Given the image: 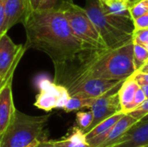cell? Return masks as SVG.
<instances>
[{
    "label": "cell",
    "instance_id": "cell-12",
    "mask_svg": "<svg viewBox=\"0 0 148 147\" xmlns=\"http://www.w3.org/2000/svg\"><path fill=\"white\" fill-rule=\"evenodd\" d=\"M148 146V120H139L113 147H146Z\"/></svg>",
    "mask_w": 148,
    "mask_h": 147
},
{
    "label": "cell",
    "instance_id": "cell-13",
    "mask_svg": "<svg viewBox=\"0 0 148 147\" xmlns=\"http://www.w3.org/2000/svg\"><path fill=\"white\" fill-rule=\"evenodd\" d=\"M139 120L131 114H124L107 133L104 141L98 147H113L117 144L123 135Z\"/></svg>",
    "mask_w": 148,
    "mask_h": 147
},
{
    "label": "cell",
    "instance_id": "cell-6",
    "mask_svg": "<svg viewBox=\"0 0 148 147\" xmlns=\"http://www.w3.org/2000/svg\"><path fill=\"white\" fill-rule=\"evenodd\" d=\"M36 85L39 93L36 97L34 106L45 112H50L56 108L62 109L70 98V94L64 86L47 78H39Z\"/></svg>",
    "mask_w": 148,
    "mask_h": 147
},
{
    "label": "cell",
    "instance_id": "cell-1",
    "mask_svg": "<svg viewBox=\"0 0 148 147\" xmlns=\"http://www.w3.org/2000/svg\"><path fill=\"white\" fill-rule=\"evenodd\" d=\"M26 49L45 53L54 66L75 60L82 51L93 49L80 40L71 29L61 9H36L23 23Z\"/></svg>",
    "mask_w": 148,
    "mask_h": 147
},
{
    "label": "cell",
    "instance_id": "cell-15",
    "mask_svg": "<svg viewBox=\"0 0 148 147\" xmlns=\"http://www.w3.org/2000/svg\"><path fill=\"white\" fill-rule=\"evenodd\" d=\"M140 86L137 83V81L131 75L127 79H126L121 84L120 89L118 90L119 99L121 106V112L129 106L134 99L135 94Z\"/></svg>",
    "mask_w": 148,
    "mask_h": 147
},
{
    "label": "cell",
    "instance_id": "cell-14",
    "mask_svg": "<svg viewBox=\"0 0 148 147\" xmlns=\"http://www.w3.org/2000/svg\"><path fill=\"white\" fill-rule=\"evenodd\" d=\"M56 142L62 147H91L85 133L77 126L71 127L65 137L56 140Z\"/></svg>",
    "mask_w": 148,
    "mask_h": 147
},
{
    "label": "cell",
    "instance_id": "cell-27",
    "mask_svg": "<svg viewBox=\"0 0 148 147\" xmlns=\"http://www.w3.org/2000/svg\"><path fill=\"white\" fill-rule=\"evenodd\" d=\"M132 76L140 86L148 85V74L140 73V72H134L132 75Z\"/></svg>",
    "mask_w": 148,
    "mask_h": 147
},
{
    "label": "cell",
    "instance_id": "cell-34",
    "mask_svg": "<svg viewBox=\"0 0 148 147\" xmlns=\"http://www.w3.org/2000/svg\"><path fill=\"white\" fill-rule=\"evenodd\" d=\"M4 81H5V80H3L2 77L0 76V90H1V88H2V87H3V85L4 84Z\"/></svg>",
    "mask_w": 148,
    "mask_h": 147
},
{
    "label": "cell",
    "instance_id": "cell-31",
    "mask_svg": "<svg viewBox=\"0 0 148 147\" xmlns=\"http://www.w3.org/2000/svg\"><path fill=\"white\" fill-rule=\"evenodd\" d=\"M136 72H140V73H146V74H148V61Z\"/></svg>",
    "mask_w": 148,
    "mask_h": 147
},
{
    "label": "cell",
    "instance_id": "cell-8",
    "mask_svg": "<svg viewBox=\"0 0 148 147\" xmlns=\"http://www.w3.org/2000/svg\"><path fill=\"white\" fill-rule=\"evenodd\" d=\"M121 86V85L114 88L113 91L94 100L92 105L89 107L93 113L94 119L87 132L90 131L97 124L106 120L107 118L119 112H121V106L118 94V90L120 89Z\"/></svg>",
    "mask_w": 148,
    "mask_h": 147
},
{
    "label": "cell",
    "instance_id": "cell-4",
    "mask_svg": "<svg viewBox=\"0 0 148 147\" xmlns=\"http://www.w3.org/2000/svg\"><path fill=\"white\" fill-rule=\"evenodd\" d=\"M49 115L33 116L16 110L13 120L2 134L0 147H27L33 141L42 140Z\"/></svg>",
    "mask_w": 148,
    "mask_h": 147
},
{
    "label": "cell",
    "instance_id": "cell-25",
    "mask_svg": "<svg viewBox=\"0 0 148 147\" xmlns=\"http://www.w3.org/2000/svg\"><path fill=\"white\" fill-rule=\"evenodd\" d=\"M129 114H131L133 117L137 119L138 120H141L143 117H145L148 114V99H147L142 105H140L138 108L131 112Z\"/></svg>",
    "mask_w": 148,
    "mask_h": 147
},
{
    "label": "cell",
    "instance_id": "cell-35",
    "mask_svg": "<svg viewBox=\"0 0 148 147\" xmlns=\"http://www.w3.org/2000/svg\"><path fill=\"white\" fill-rule=\"evenodd\" d=\"M140 121H147V120H148V114H147L145 117H143L141 120H140Z\"/></svg>",
    "mask_w": 148,
    "mask_h": 147
},
{
    "label": "cell",
    "instance_id": "cell-30",
    "mask_svg": "<svg viewBox=\"0 0 148 147\" xmlns=\"http://www.w3.org/2000/svg\"><path fill=\"white\" fill-rule=\"evenodd\" d=\"M40 1H41V0H29L30 6H31V9H32L33 10H36V9H38L39 3H40Z\"/></svg>",
    "mask_w": 148,
    "mask_h": 147
},
{
    "label": "cell",
    "instance_id": "cell-33",
    "mask_svg": "<svg viewBox=\"0 0 148 147\" xmlns=\"http://www.w3.org/2000/svg\"><path fill=\"white\" fill-rule=\"evenodd\" d=\"M39 141H40V140L36 139V140L33 141L31 144H29V145L27 147H37L38 146V143H39Z\"/></svg>",
    "mask_w": 148,
    "mask_h": 147
},
{
    "label": "cell",
    "instance_id": "cell-16",
    "mask_svg": "<svg viewBox=\"0 0 148 147\" xmlns=\"http://www.w3.org/2000/svg\"><path fill=\"white\" fill-rule=\"evenodd\" d=\"M100 2L101 8L105 13L114 16L131 18L127 7V3H124L120 0H108L107 2Z\"/></svg>",
    "mask_w": 148,
    "mask_h": 147
},
{
    "label": "cell",
    "instance_id": "cell-22",
    "mask_svg": "<svg viewBox=\"0 0 148 147\" xmlns=\"http://www.w3.org/2000/svg\"><path fill=\"white\" fill-rule=\"evenodd\" d=\"M146 100H147L146 94H145L143 89L141 88V87H140L139 89L137 90L136 94H135V96H134V101H132V103H131L129 106H127V107L122 111V113H125V114L130 113L131 112H133L134 110H135L136 108H138L140 105H142Z\"/></svg>",
    "mask_w": 148,
    "mask_h": 147
},
{
    "label": "cell",
    "instance_id": "cell-38",
    "mask_svg": "<svg viewBox=\"0 0 148 147\" xmlns=\"http://www.w3.org/2000/svg\"><path fill=\"white\" fill-rule=\"evenodd\" d=\"M146 147H148V146H146Z\"/></svg>",
    "mask_w": 148,
    "mask_h": 147
},
{
    "label": "cell",
    "instance_id": "cell-37",
    "mask_svg": "<svg viewBox=\"0 0 148 147\" xmlns=\"http://www.w3.org/2000/svg\"><path fill=\"white\" fill-rule=\"evenodd\" d=\"M1 139H2V134H0V146H1Z\"/></svg>",
    "mask_w": 148,
    "mask_h": 147
},
{
    "label": "cell",
    "instance_id": "cell-9",
    "mask_svg": "<svg viewBox=\"0 0 148 147\" xmlns=\"http://www.w3.org/2000/svg\"><path fill=\"white\" fill-rule=\"evenodd\" d=\"M18 63L19 62H16L11 68L0 90V134H3L10 126L16 110L13 101L12 81Z\"/></svg>",
    "mask_w": 148,
    "mask_h": 147
},
{
    "label": "cell",
    "instance_id": "cell-26",
    "mask_svg": "<svg viewBox=\"0 0 148 147\" xmlns=\"http://www.w3.org/2000/svg\"><path fill=\"white\" fill-rule=\"evenodd\" d=\"M134 30L148 29V13L142 15L133 20Z\"/></svg>",
    "mask_w": 148,
    "mask_h": 147
},
{
    "label": "cell",
    "instance_id": "cell-29",
    "mask_svg": "<svg viewBox=\"0 0 148 147\" xmlns=\"http://www.w3.org/2000/svg\"><path fill=\"white\" fill-rule=\"evenodd\" d=\"M37 147H62L61 146L56 140H40L38 143V146Z\"/></svg>",
    "mask_w": 148,
    "mask_h": 147
},
{
    "label": "cell",
    "instance_id": "cell-17",
    "mask_svg": "<svg viewBox=\"0 0 148 147\" xmlns=\"http://www.w3.org/2000/svg\"><path fill=\"white\" fill-rule=\"evenodd\" d=\"M124 114L125 113H123L122 112H119V113L107 118L106 120H102L99 124H97L90 131L85 133L87 139L88 140V139H92V138H94L95 136H98L100 134H102V133L108 132Z\"/></svg>",
    "mask_w": 148,
    "mask_h": 147
},
{
    "label": "cell",
    "instance_id": "cell-28",
    "mask_svg": "<svg viewBox=\"0 0 148 147\" xmlns=\"http://www.w3.org/2000/svg\"><path fill=\"white\" fill-rule=\"evenodd\" d=\"M5 3L6 0H0V36L3 34V29L5 20Z\"/></svg>",
    "mask_w": 148,
    "mask_h": 147
},
{
    "label": "cell",
    "instance_id": "cell-20",
    "mask_svg": "<svg viewBox=\"0 0 148 147\" xmlns=\"http://www.w3.org/2000/svg\"><path fill=\"white\" fill-rule=\"evenodd\" d=\"M148 61V51L141 45L134 43V64L135 72Z\"/></svg>",
    "mask_w": 148,
    "mask_h": 147
},
{
    "label": "cell",
    "instance_id": "cell-7",
    "mask_svg": "<svg viewBox=\"0 0 148 147\" xmlns=\"http://www.w3.org/2000/svg\"><path fill=\"white\" fill-rule=\"evenodd\" d=\"M124 81L88 78L65 87L70 96H81L85 98H98L102 96L123 83Z\"/></svg>",
    "mask_w": 148,
    "mask_h": 147
},
{
    "label": "cell",
    "instance_id": "cell-21",
    "mask_svg": "<svg viewBox=\"0 0 148 147\" xmlns=\"http://www.w3.org/2000/svg\"><path fill=\"white\" fill-rule=\"evenodd\" d=\"M94 116L91 111L89 112H78L76 113V126L81 128L84 133L87 132L90 125L92 124Z\"/></svg>",
    "mask_w": 148,
    "mask_h": 147
},
{
    "label": "cell",
    "instance_id": "cell-18",
    "mask_svg": "<svg viewBox=\"0 0 148 147\" xmlns=\"http://www.w3.org/2000/svg\"><path fill=\"white\" fill-rule=\"evenodd\" d=\"M95 98H85L81 96H70L68 102L62 108L66 113L78 111L82 108H89Z\"/></svg>",
    "mask_w": 148,
    "mask_h": 147
},
{
    "label": "cell",
    "instance_id": "cell-32",
    "mask_svg": "<svg viewBox=\"0 0 148 147\" xmlns=\"http://www.w3.org/2000/svg\"><path fill=\"white\" fill-rule=\"evenodd\" d=\"M140 87L143 89V91H144V93L146 94L147 99H148V85H143V86H140Z\"/></svg>",
    "mask_w": 148,
    "mask_h": 147
},
{
    "label": "cell",
    "instance_id": "cell-36",
    "mask_svg": "<svg viewBox=\"0 0 148 147\" xmlns=\"http://www.w3.org/2000/svg\"><path fill=\"white\" fill-rule=\"evenodd\" d=\"M120 1H122V2H124V3H127L129 0H120Z\"/></svg>",
    "mask_w": 148,
    "mask_h": 147
},
{
    "label": "cell",
    "instance_id": "cell-24",
    "mask_svg": "<svg viewBox=\"0 0 148 147\" xmlns=\"http://www.w3.org/2000/svg\"><path fill=\"white\" fill-rule=\"evenodd\" d=\"M67 0H41L38 9H60Z\"/></svg>",
    "mask_w": 148,
    "mask_h": 147
},
{
    "label": "cell",
    "instance_id": "cell-5",
    "mask_svg": "<svg viewBox=\"0 0 148 147\" xmlns=\"http://www.w3.org/2000/svg\"><path fill=\"white\" fill-rule=\"evenodd\" d=\"M60 9L63 11L74 34L80 40L93 49H108L84 8L75 4L73 0H67L62 4Z\"/></svg>",
    "mask_w": 148,
    "mask_h": 147
},
{
    "label": "cell",
    "instance_id": "cell-19",
    "mask_svg": "<svg viewBox=\"0 0 148 147\" xmlns=\"http://www.w3.org/2000/svg\"><path fill=\"white\" fill-rule=\"evenodd\" d=\"M128 10L132 20L148 13V0H129L127 2Z\"/></svg>",
    "mask_w": 148,
    "mask_h": 147
},
{
    "label": "cell",
    "instance_id": "cell-2",
    "mask_svg": "<svg viewBox=\"0 0 148 147\" xmlns=\"http://www.w3.org/2000/svg\"><path fill=\"white\" fill-rule=\"evenodd\" d=\"M54 68V81L64 87L88 78L125 81L135 72L133 39L114 49L84 50Z\"/></svg>",
    "mask_w": 148,
    "mask_h": 147
},
{
    "label": "cell",
    "instance_id": "cell-11",
    "mask_svg": "<svg viewBox=\"0 0 148 147\" xmlns=\"http://www.w3.org/2000/svg\"><path fill=\"white\" fill-rule=\"evenodd\" d=\"M32 10L29 0H6L3 34L7 33L16 24H23Z\"/></svg>",
    "mask_w": 148,
    "mask_h": 147
},
{
    "label": "cell",
    "instance_id": "cell-23",
    "mask_svg": "<svg viewBox=\"0 0 148 147\" xmlns=\"http://www.w3.org/2000/svg\"><path fill=\"white\" fill-rule=\"evenodd\" d=\"M133 42L141 45L148 51V29L134 30Z\"/></svg>",
    "mask_w": 148,
    "mask_h": 147
},
{
    "label": "cell",
    "instance_id": "cell-3",
    "mask_svg": "<svg viewBox=\"0 0 148 147\" xmlns=\"http://www.w3.org/2000/svg\"><path fill=\"white\" fill-rule=\"evenodd\" d=\"M84 9L108 49L120 47L133 39L134 27L132 18L114 16L105 13L100 0L88 2Z\"/></svg>",
    "mask_w": 148,
    "mask_h": 147
},
{
    "label": "cell",
    "instance_id": "cell-10",
    "mask_svg": "<svg viewBox=\"0 0 148 147\" xmlns=\"http://www.w3.org/2000/svg\"><path fill=\"white\" fill-rule=\"evenodd\" d=\"M23 44H16L7 35L0 36V76L5 80L14 64L20 62L26 51Z\"/></svg>",
    "mask_w": 148,
    "mask_h": 147
}]
</instances>
